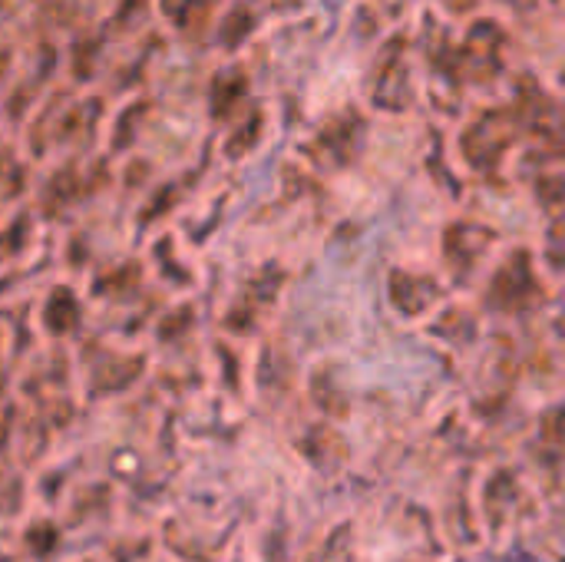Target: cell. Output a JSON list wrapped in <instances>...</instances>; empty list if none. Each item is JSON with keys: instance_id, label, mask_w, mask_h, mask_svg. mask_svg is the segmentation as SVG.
Returning <instances> with one entry per match:
<instances>
[{"instance_id": "obj_1", "label": "cell", "mask_w": 565, "mask_h": 562, "mask_svg": "<svg viewBox=\"0 0 565 562\" xmlns=\"http://www.w3.org/2000/svg\"><path fill=\"white\" fill-rule=\"evenodd\" d=\"M507 562H536L533 556H516V560H507Z\"/></svg>"}]
</instances>
